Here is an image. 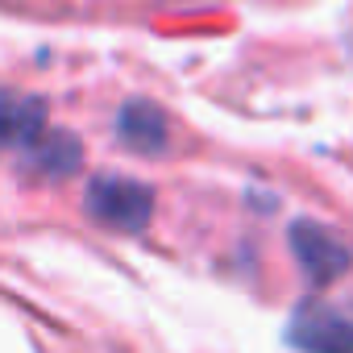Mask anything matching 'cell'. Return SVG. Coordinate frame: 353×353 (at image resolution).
I'll return each instance as SVG.
<instances>
[{
  "label": "cell",
  "instance_id": "5",
  "mask_svg": "<svg viewBox=\"0 0 353 353\" xmlns=\"http://www.w3.org/2000/svg\"><path fill=\"white\" fill-rule=\"evenodd\" d=\"M117 137L133 154L162 158L170 150V117L158 104H150V100H129L117 112Z\"/></svg>",
  "mask_w": 353,
  "mask_h": 353
},
{
  "label": "cell",
  "instance_id": "6",
  "mask_svg": "<svg viewBox=\"0 0 353 353\" xmlns=\"http://www.w3.org/2000/svg\"><path fill=\"white\" fill-rule=\"evenodd\" d=\"M21 166L34 170V174H46V179H63V174L79 170L83 166V141L75 133H54L46 129L26 154H21Z\"/></svg>",
  "mask_w": 353,
  "mask_h": 353
},
{
  "label": "cell",
  "instance_id": "3",
  "mask_svg": "<svg viewBox=\"0 0 353 353\" xmlns=\"http://www.w3.org/2000/svg\"><path fill=\"white\" fill-rule=\"evenodd\" d=\"M287 341L303 353H353V307L328 299H303L291 312Z\"/></svg>",
  "mask_w": 353,
  "mask_h": 353
},
{
  "label": "cell",
  "instance_id": "1",
  "mask_svg": "<svg viewBox=\"0 0 353 353\" xmlns=\"http://www.w3.org/2000/svg\"><path fill=\"white\" fill-rule=\"evenodd\" d=\"M154 204H158L154 188L141 179H129V174H96V179H88V192H83L88 216L117 233H141L154 221Z\"/></svg>",
  "mask_w": 353,
  "mask_h": 353
},
{
  "label": "cell",
  "instance_id": "4",
  "mask_svg": "<svg viewBox=\"0 0 353 353\" xmlns=\"http://www.w3.org/2000/svg\"><path fill=\"white\" fill-rule=\"evenodd\" d=\"M50 129V112L42 96L0 88V150H30Z\"/></svg>",
  "mask_w": 353,
  "mask_h": 353
},
{
  "label": "cell",
  "instance_id": "2",
  "mask_svg": "<svg viewBox=\"0 0 353 353\" xmlns=\"http://www.w3.org/2000/svg\"><path fill=\"white\" fill-rule=\"evenodd\" d=\"M287 245L312 287H328L353 266V245L320 221H295L287 229Z\"/></svg>",
  "mask_w": 353,
  "mask_h": 353
}]
</instances>
